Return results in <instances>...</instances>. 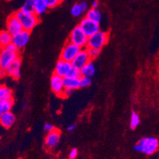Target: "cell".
Masks as SVG:
<instances>
[{"instance_id": "obj_1", "label": "cell", "mask_w": 159, "mask_h": 159, "mask_svg": "<svg viewBox=\"0 0 159 159\" xmlns=\"http://www.w3.org/2000/svg\"><path fill=\"white\" fill-rule=\"evenodd\" d=\"M159 147V141L155 137H144L138 141L134 146L135 151L143 153L147 155L154 154Z\"/></svg>"}, {"instance_id": "obj_2", "label": "cell", "mask_w": 159, "mask_h": 159, "mask_svg": "<svg viewBox=\"0 0 159 159\" xmlns=\"http://www.w3.org/2000/svg\"><path fill=\"white\" fill-rule=\"evenodd\" d=\"M15 14L21 22L23 30L30 32V33L37 26L40 21L39 16L35 13H25L19 10L15 12Z\"/></svg>"}, {"instance_id": "obj_3", "label": "cell", "mask_w": 159, "mask_h": 159, "mask_svg": "<svg viewBox=\"0 0 159 159\" xmlns=\"http://www.w3.org/2000/svg\"><path fill=\"white\" fill-rule=\"evenodd\" d=\"M88 39L89 37L86 35L84 32L82 31L81 27L78 25V26L75 27L70 32L68 41L73 43L75 45L79 46L81 48H87Z\"/></svg>"}, {"instance_id": "obj_4", "label": "cell", "mask_w": 159, "mask_h": 159, "mask_svg": "<svg viewBox=\"0 0 159 159\" xmlns=\"http://www.w3.org/2000/svg\"><path fill=\"white\" fill-rule=\"evenodd\" d=\"M109 35L107 32L100 30L99 32L93 34L88 39L87 48H98L102 50V48L108 43Z\"/></svg>"}, {"instance_id": "obj_5", "label": "cell", "mask_w": 159, "mask_h": 159, "mask_svg": "<svg viewBox=\"0 0 159 159\" xmlns=\"http://www.w3.org/2000/svg\"><path fill=\"white\" fill-rule=\"evenodd\" d=\"M18 57H20L19 52L11 50L7 47L2 48L0 52V67L6 70L7 66Z\"/></svg>"}, {"instance_id": "obj_6", "label": "cell", "mask_w": 159, "mask_h": 159, "mask_svg": "<svg viewBox=\"0 0 159 159\" xmlns=\"http://www.w3.org/2000/svg\"><path fill=\"white\" fill-rule=\"evenodd\" d=\"M81 49L82 48H79V46L75 45V44L70 42V41H67L62 48L60 59L71 63L74 59L76 57V56L79 54V52L81 51Z\"/></svg>"}, {"instance_id": "obj_7", "label": "cell", "mask_w": 159, "mask_h": 159, "mask_svg": "<svg viewBox=\"0 0 159 159\" xmlns=\"http://www.w3.org/2000/svg\"><path fill=\"white\" fill-rule=\"evenodd\" d=\"M82 31L86 33V35L88 37L93 36L96 33L100 31V24L95 21H92L91 19L88 18L87 17L84 18L81 21L80 24L79 25Z\"/></svg>"}, {"instance_id": "obj_8", "label": "cell", "mask_w": 159, "mask_h": 159, "mask_svg": "<svg viewBox=\"0 0 159 159\" xmlns=\"http://www.w3.org/2000/svg\"><path fill=\"white\" fill-rule=\"evenodd\" d=\"M6 26H7V30H6L9 32L12 36L18 34V33H20V32L23 30L22 25H21L18 18H17L15 13H14V14H12L8 17L7 20Z\"/></svg>"}, {"instance_id": "obj_9", "label": "cell", "mask_w": 159, "mask_h": 159, "mask_svg": "<svg viewBox=\"0 0 159 159\" xmlns=\"http://www.w3.org/2000/svg\"><path fill=\"white\" fill-rule=\"evenodd\" d=\"M91 59L88 53L87 48H82L79 52V54L76 56V57L74 59L73 61L71 62L72 66L75 68H77L79 70H82L88 63L91 61Z\"/></svg>"}, {"instance_id": "obj_10", "label": "cell", "mask_w": 159, "mask_h": 159, "mask_svg": "<svg viewBox=\"0 0 159 159\" xmlns=\"http://www.w3.org/2000/svg\"><path fill=\"white\" fill-rule=\"evenodd\" d=\"M50 84H51V89L53 93L57 95L58 97L62 98L63 90L65 89L63 78L56 74H53L52 75L51 80H50Z\"/></svg>"}, {"instance_id": "obj_11", "label": "cell", "mask_w": 159, "mask_h": 159, "mask_svg": "<svg viewBox=\"0 0 159 159\" xmlns=\"http://www.w3.org/2000/svg\"><path fill=\"white\" fill-rule=\"evenodd\" d=\"M30 39V32L23 30L22 31L18 33V34L13 36L12 43L20 50H22L27 44L29 43Z\"/></svg>"}, {"instance_id": "obj_12", "label": "cell", "mask_w": 159, "mask_h": 159, "mask_svg": "<svg viewBox=\"0 0 159 159\" xmlns=\"http://www.w3.org/2000/svg\"><path fill=\"white\" fill-rule=\"evenodd\" d=\"M72 67H73V66H72V63L70 62L60 59L56 64V67L54 69V74H56V75H60L61 77L65 78L67 76Z\"/></svg>"}, {"instance_id": "obj_13", "label": "cell", "mask_w": 159, "mask_h": 159, "mask_svg": "<svg viewBox=\"0 0 159 159\" xmlns=\"http://www.w3.org/2000/svg\"><path fill=\"white\" fill-rule=\"evenodd\" d=\"M21 59L18 57L17 60H14L12 63L7 66L6 69L7 75L13 78L14 79H18L21 76Z\"/></svg>"}, {"instance_id": "obj_14", "label": "cell", "mask_w": 159, "mask_h": 159, "mask_svg": "<svg viewBox=\"0 0 159 159\" xmlns=\"http://www.w3.org/2000/svg\"><path fill=\"white\" fill-rule=\"evenodd\" d=\"M60 131L58 129H54L50 132H48L44 139L46 147L48 149L55 148L60 142Z\"/></svg>"}, {"instance_id": "obj_15", "label": "cell", "mask_w": 159, "mask_h": 159, "mask_svg": "<svg viewBox=\"0 0 159 159\" xmlns=\"http://www.w3.org/2000/svg\"><path fill=\"white\" fill-rule=\"evenodd\" d=\"M16 117L12 112H7L0 114V123L4 128L9 129L14 124Z\"/></svg>"}, {"instance_id": "obj_16", "label": "cell", "mask_w": 159, "mask_h": 159, "mask_svg": "<svg viewBox=\"0 0 159 159\" xmlns=\"http://www.w3.org/2000/svg\"><path fill=\"white\" fill-rule=\"evenodd\" d=\"M34 9H35L34 13L36 14L41 16L45 14L49 8L46 3L45 0H34Z\"/></svg>"}, {"instance_id": "obj_17", "label": "cell", "mask_w": 159, "mask_h": 159, "mask_svg": "<svg viewBox=\"0 0 159 159\" xmlns=\"http://www.w3.org/2000/svg\"><path fill=\"white\" fill-rule=\"evenodd\" d=\"M13 36L7 30H2L0 33V44L1 48H5L12 43Z\"/></svg>"}, {"instance_id": "obj_18", "label": "cell", "mask_w": 159, "mask_h": 159, "mask_svg": "<svg viewBox=\"0 0 159 159\" xmlns=\"http://www.w3.org/2000/svg\"><path fill=\"white\" fill-rule=\"evenodd\" d=\"M63 83L65 88L71 89H77L80 88V82L79 79H73V78L65 77L63 78Z\"/></svg>"}, {"instance_id": "obj_19", "label": "cell", "mask_w": 159, "mask_h": 159, "mask_svg": "<svg viewBox=\"0 0 159 159\" xmlns=\"http://www.w3.org/2000/svg\"><path fill=\"white\" fill-rule=\"evenodd\" d=\"M86 17L89 19H91L92 21H95L97 23H99L102 21V12L99 11L98 9H93V8H91L90 10L87 11V14H86Z\"/></svg>"}, {"instance_id": "obj_20", "label": "cell", "mask_w": 159, "mask_h": 159, "mask_svg": "<svg viewBox=\"0 0 159 159\" xmlns=\"http://www.w3.org/2000/svg\"><path fill=\"white\" fill-rule=\"evenodd\" d=\"M81 73H82V75H84V76H88L90 78L93 77L96 73V67L92 60L81 70Z\"/></svg>"}, {"instance_id": "obj_21", "label": "cell", "mask_w": 159, "mask_h": 159, "mask_svg": "<svg viewBox=\"0 0 159 159\" xmlns=\"http://www.w3.org/2000/svg\"><path fill=\"white\" fill-rule=\"evenodd\" d=\"M0 100H14L12 90L4 85L0 86Z\"/></svg>"}, {"instance_id": "obj_22", "label": "cell", "mask_w": 159, "mask_h": 159, "mask_svg": "<svg viewBox=\"0 0 159 159\" xmlns=\"http://www.w3.org/2000/svg\"><path fill=\"white\" fill-rule=\"evenodd\" d=\"M14 105V100H0V114L10 112Z\"/></svg>"}, {"instance_id": "obj_23", "label": "cell", "mask_w": 159, "mask_h": 159, "mask_svg": "<svg viewBox=\"0 0 159 159\" xmlns=\"http://www.w3.org/2000/svg\"><path fill=\"white\" fill-rule=\"evenodd\" d=\"M140 124V117L135 111H133L131 114L130 119V128L132 130L135 129Z\"/></svg>"}, {"instance_id": "obj_24", "label": "cell", "mask_w": 159, "mask_h": 159, "mask_svg": "<svg viewBox=\"0 0 159 159\" xmlns=\"http://www.w3.org/2000/svg\"><path fill=\"white\" fill-rule=\"evenodd\" d=\"M21 11L25 13H34V0H25L21 7Z\"/></svg>"}, {"instance_id": "obj_25", "label": "cell", "mask_w": 159, "mask_h": 159, "mask_svg": "<svg viewBox=\"0 0 159 159\" xmlns=\"http://www.w3.org/2000/svg\"><path fill=\"white\" fill-rule=\"evenodd\" d=\"M79 82H80V88L89 87L92 84L91 78L88 77V76H84V75H82V77L79 79Z\"/></svg>"}, {"instance_id": "obj_26", "label": "cell", "mask_w": 159, "mask_h": 159, "mask_svg": "<svg viewBox=\"0 0 159 159\" xmlns=\"http://www.w3.org/2000/svg\"><path fill=\"white\" fill-rule=\"evenodd\" d=\"M82 13L83 12H82V8H81L80 4L79 3H76L75 5H73V7L70 9V14H71V15L73 17H79Z\"/></svg>"}, {"instance_id": "obj_27", "label": "cell", "mask_w": 159, "mask_h": 159, "mask_svg": "<svg viewBox=\"0 0 159 159\" xmlns=\"http://www.w3.org/2000/svg\"><path fill=\"white\" fill-rule=\"evenodd\" d=\"M66 77L68 78H73V79H80L82 77V73H81V70H79L77 68H75V67H72L70 69V72L68 73Z\"/></svg>"}, {"instance_id": "obj_28", "label": "cell", "mask_w": 159, "mask_h": 159, "mask_svg": "<svg viewBox=\"0 0 159 159\" xmlns=\"http://www.w3.org/2000/svg\"><path fill=\"white\" fill-rule=\"evenodd\" d=\"M87 48L88 53H89V56L90 57V59L92 60L96 59L98 56L101 53V49L98 48Z\"/></svg>"}, {"instance_id": "obj_29", "label": "cell", "mask_w": 159, "mask_h": 159, "mask_svg": "<svg viewBox=\"0 0 159 159\" xmlns=\"http://www.w3.org/2000/svg\"><path fill=\"white\" fill-rule=\"evenodd\" d=\"M62 1H63V0H45L46 3H47L49 9L55 8V7H56L57 6H59L61 3Z\"/></svg>"}, {"instance_id": "obj_30", "label": "cell", "mask_w": 159, "mask_h": 159, "mask_svg": "<svg viewBox=\"0 0 159 159\" xmlns=\"http://www.w3.org/2000/svg\"><path fill=\"white\" fill-rule=\"evenodd\" d=\"M73 92H74V89H68V88H65L64 90H63V96H62V98H69L70 96H71V94L73 93Z\"/></svg>"}, {"instance_id": "obj_31", "label": "cell", "mask_w": 159, "mask_h": 159, "mask_svg": "<svg viewBox=\"0 0 159 159\" xmlns=\"http://www.w3.org/2000/svg\"><path fill=\"white\" fill-rule=\"evenodd\" d=\"M78 154H79V151L76 148H74L70 150V154H69V159H75L77 157Z\"/></svg>"}, {"instance_id": "obj_32", "label": "cell", "mask_w": 159, "mask_h": 159, "mask_svg": "<svg viewBox=\"0 0 159 159\" xmlns=\"http://www.w3.org/2000/svg\"><path fill=\"white\" fill-rule=\"evenodd\" d=\"M54 129H56V128H55V127L53 126L52 124H49V123H46V124H44V131H47V132H50V131H53Z\"/></svg>"}, {"instance_id": "obj_33", "label": "cell", "mask_w": 159, "mask_h": 159, "mask_svg": "<svg viewBox=\"0 0 159 159\" xmlns=\"http://www.w3.org/2000/svg\"><path fill=\"white\" fill-rule=\"evenodd\" d=\"M80 7L81 8H82V12H86V11H87L88 9V3L86 2H85V1H83V2H80Z\"/></svg>"}, {"instance_id": "obj_34", "label": "cell", "mask_w": 159, "mask_h": 159, "mask_svg": "<svg viewBox=\"0 0 159 159\" xmlns=\"http://www.w3.org/2000/svg\"><path fill=\"white\" fill-rule=\"evenodd\" d=\"M99 7V2H98V0H94L92 3V8L93 9H98V7Z\"/></svg>"}, {"instance_id": "obj_35", "label": "cell", "mask_w": 159, "mask_h": 159, "mask_svg": "<svg viewBox=\"0 0 159 159\" xmlns=\"http://www.w3.org/2000/svg\"><path fill=\"white\" fill-rule=\"evenodd\" d=\"M75 128H76V125L74 124H70V125L67 127V130H68L69 131H72L75 129Z\"/></svg>"}, {"instance_id": "obj_36", "label": "cell", "mask_w": 159, "mask_h": 159, "mask_svg": "<svg viewBox=\"0 0 159 159\" xmlns=\"http://www.w3.org/2000/svg\"><path fill=\"white\" fill-rule=\"evenodd\" d=\"M0 75H1V78H3L4 76H6V75H7V71H6L5 69H2L1 68V70H0Z\"/></svg>"}, {"instance_id": "obj_37", "label": "cell", "mask_w": 159, "mask_h": 159, "mask_svg": "<svg viewBox=\"0 0 159 159\" xmlns=\"http://www.w3.org/2000/svg\"><path fill=\"white\" fill-rule=\"evenodd\" d=\"M7 1H12V0H7Z\"/></svg>"}]
</instances>
